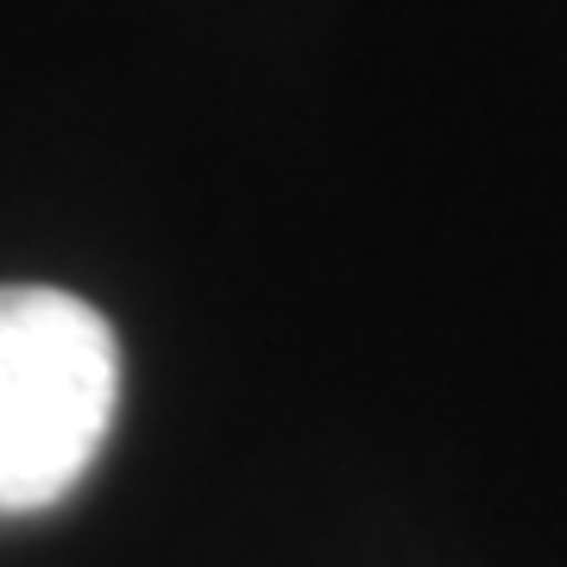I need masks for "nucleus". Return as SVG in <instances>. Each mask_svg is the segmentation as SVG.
Listing matches in <instances>:
<instances>
[{
  "mask_svg": "<svg viewBox=\"0 0 567 567\" xmlns=\"http://www.w3.org/2000/svg\"><path fill=\"white\" fill-rule=\"evenodd\" d=\"M121 410V341L95 303L0 284V517L63 505Z\"/></svg>",
  "mask_w": 567,
  "mask_h": 567,
  "instance_id": "f257e3e1",
  "label": "nucleus"
}]
</instances>
